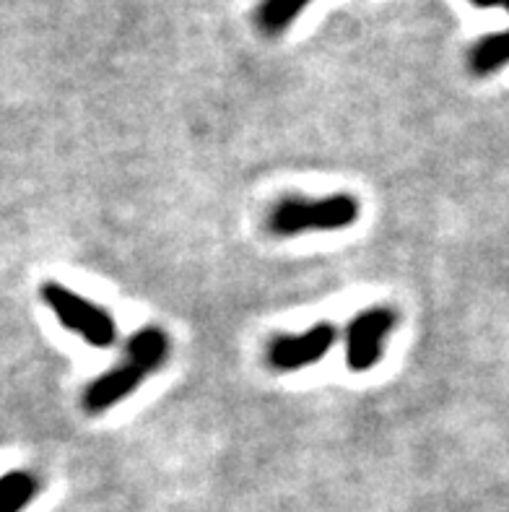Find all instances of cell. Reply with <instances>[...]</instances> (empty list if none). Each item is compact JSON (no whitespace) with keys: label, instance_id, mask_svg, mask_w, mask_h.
Instances as JSON below:
<instances>
[{"label":"cell","instance_id":"cell-2","mask_svg":"<svg viewBox=\"0 0 509 512\" xmlns=\"http://www.w3.org/2000/svg\"><path fill=\"white\" fill-rule=\"evenodd\" d=\"M39 294H42V302L52 310V315L60 320V325L84 338L89 346L107 349L117 341V325L112 315L104 307L94 305L91 299L81 297L58 281H45Z\"/></svg>","mask_w":509,"mask_h":512},{"label":"cell","instance_id":"cell-9","mask_svg":"<svg viewBox=\"0 0 509 512\" xmlns=\"http://www.w3.org/2000/svg\"><path fill=\"white\" fill-rule=\"evenodd\" d=\"M473 6H481V8H497L504 6V0H471Z\"/></svg>","mask_w":509,"mask_h":512},{"label":"cell","instance_id":"cell-6","mask_svg":"<svg viewBox=\"0 0 509 512\" xmlns=\"http://www.w3.org/2000/svg\"><path fill=\"white\" fill-rule=\"evenodd\" d=\"M169 357V338L162 328H141L138 333L128 338L125 344V362H130L133 367L143 372V375H151L167 362Z\"/></svg>","mask_w":509,"mask_h":512},{"label":"cell","instance_id":"cell-3","mask_svg":"<svg viewBox=\"0 0 509 512\" xmlns=\"http://www.w3.org/2000/svg\"><path fill=\"white\" fill-rule=\"evenodd\" d=\"M395 328V312L390 307H372L359 312L346 328L348 370L367 372L380 362L382 346Z\"/></svg>","mask_w":509,"mask_h":512},{"label":"cell","instance_id":"cell-7","mask_svg":"<svg viewBox=\"0 0 509 512\" xmlns=\"http://www.w3.org/2000/svg\"><path fill=\"white\" fill-rule=\"evenodd\" d=\"M39 492L37 476L29 471H11L0 476V512H24Z\"/></svg>","mask_w":509,"mask_h":512},{"label":"cell","instance_id":"cell-8","mask_svg":"<svg viewBox=\"0 0 509 512\" xmlns=\"http://www.w3.org/2000/svg\"><path fill=\"white\" fill-rule=\"evenodd\" d=\"M307 3L310 0H263L255 19H258V26L265 34H278L297 19Z\"/></svg>","mask_w":509,"mask_h":512},{"label":"cell","instance_id":"cell-5","mask_svg":"<svg viewBox=\"0 0 509 512\" xmlns=\"http://www.w3.org/2000/svg\"><path fill=\"white\" fill-rule=\"evenodd\" d=\"M143 372L138 367H133L130 362H120L117 367H112L110 372L99 375L97 380H91L84 390V409L89 414H102V411L112 409L115 403H120L123 398L133 396L138 390V385L143 383Z\"/></svg>","mask_w":509,"mask_h":512},{"label":"cell","instance_id":"cell-10","mask_svg":"<svg viewBox=\"0 0 509 512\" xmlns=\"http://www.w3.org/2000/svg\"><path fill=\"white\" fill-rule=\"evenodd\" d=\"M504 8H507V11H509V0H504Z\"/></svg>","mask_w":509,"mask_h":512},{"label":"cell","instance_id":"cell-1","mask_svg":"<svg viewBox=\"0 0 509 512\" xmlns=\"http://www.w3.org/2000/svg\"><path fill=\"white\" fill-rule=\"evenodd\" d=\"M359 201L354 195L336 193L307 201L302 195H289L278 201L268 214V232L276 237H297L304 232H336L356 224Z\"/></svg>","mask_w":509,"mask_h":512},{"label":"cell","instance_id":"cell-4","mask_svg":"<svg viewBox=\"0 0 509 512\" xmlns=\"http://www.w3.org/2000/svg\"><path fill=\"white\" fill-rule=\"evenodd\" d=\"M336 325L315 323V328L299 333V336H276L265 349V359L271 367L281 372H294L302 367L320 362V359L336 344Z\"/></svg>","mask_w":509,"mask_h":512}]
</instances>
